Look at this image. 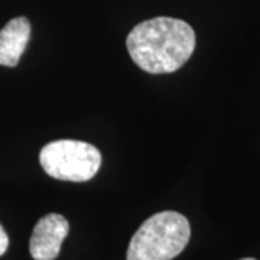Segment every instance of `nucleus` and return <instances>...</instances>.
Returning <instances> with one entry per match:
<instances>
[{
  "label": "nucleus",
  "mask_w": 260,
  "mask_h": 260,
  "mask_svg": "<svg viewBox=\"0 0 260 260\" xmlns=\"http://www.w3.org/2000/svg\"><path fill=\"white\" fill-rule=\"evenodd\" d=\"M126 45L133 62L150 74H169L192 55L195 32L181 19L153 18L132 29Z\"/></svg>",
  "instance_id": "f257e3e1"
},
{
  "label": "nucleus",
  "mask_w": 260,
  "mask_h": 260,
  "mask_svg": "<svg viewBox=\"0 0 260 260\" xmlns=\"http://www.w3.org/2000/svg\"><path fill=\"white\" fill-rule=\"evenodd\" d=\"M191 237L185 215L162 211L149 217L133 234L127 260H172L182 253Z\"/></svg>",
  "instance_id": "f03ea898"
},
{
  "label": "nucleus",
  "mask_w": 260,
  "mask_h": 260,
  "mask_svg": "<svg viewBox=\"0 0 260 260\" xmlns=\"http://www.w3.org/2000/svg\"><path fill=\"white\" fill-rule=\"evenodd\" d=\"M39 162L49 177L61 181L85 182L93 179L99 172L102 153L87 142L61 139L42 148Z\"/></svg>",
  "instance_id": "7ed1b4c3"
},
{
  "label": "nucleus",
  "mask_w": 260,
  "mask_h": 260,
  "mask_svg": "<svg viewBox=\"0 0 260 260\" xmlns=\"http://www.w3.org/2000/svg\"><path fill=\"white\" fill-rule=\"evenodd\" d=\"M68 232L70 224L64 215L47 214L34 227L29 242L30 256L35 260H55Z\"/></svg>",
  "instance_id": "20e7f679"
},
{
  "label": "nucleus",
  "mask_w": 260,
  "mask_h": 260,
  "mask_svg": "<svg viewBox=\"0 0 260 260\" xmlns=\"http://www.w3.org/2000/svg\"><path fill=\"white\" fill-rule=\"evenodd\" d=\"M30 37V23L25 16L9 20L0 30V65L16 67Z\"/></svg>",
  "instance_id": "39448f33"
},
{
  "label": "nucleus",
  "mask_w": 260,
  "mask_h": 260,
  "mask_svg": "<svg viewBox=\"0 0 260 260\" xmlns=\"http://www.w3.org/2000/svg\"><path fill=\"white\" fill-rule=\"evenodd\" d=\"M8 246H9V237H8L5 229H3L2 224H0V256H3V254L6 253Z\"/></svg>",
  "instance_id": "423d86ee"
},
{
  "label": "nucleus",
  "mask_w": 260,
  "mask_h": 260,
  "mask_svg": "<svg viewBox=\"0 0 260 260\" xmlns=\"http://www.w3.org/2000/svg\"><path fill=\"white\" fill-rule=\"evenodd\" d=\"M240 260H256V259H253V257H244V259H240Z\"/></svg>",
  "instance_id": "0eeeda50"
}]
</instances>
